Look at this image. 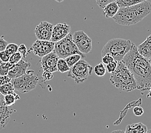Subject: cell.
<instances>
[{
    "mask_svg": "<svg viewBox=\"0 0 151 133\" xmlns=\"http://www.w3.org/2000/svg\"><path fill=\"white\" fill-rule=\"evenodd\" d=\"M122 61L134 76L137 89L142 92L149 90L151 88V65L149 60L138 53L134 43Z\"/></svg>",
    "mask_w": 151,
    "mask_h": 133,
    "instance_id": "cell-1",
    "label": "cell"
},
{
    "mask_svg": "<svg viewBox=\"0 0 151 133\" xmlns=\"http://www.w3.org/2000/svg\"><path fill=\"white\" fill-rule=\"evenodd\" d=\"M151 12V3L145 1L129 6L120 7L113 19L123 26H131L142 21Z\"/></svg>",
    "mask_w": 151,
    "mask_h": 133,
    "instance_id": "cell-2",
    "label": "cell"
},
{
    "mask_svg": "<svg viewBox=\"0 0 151 133\" xmlns=\"http://www.w3.org/2000/svg\"><path fill=\"white\" fill-rule=\"evenodd\" d=\"M109 81L121 91L129 92L137 89L134 76L123 61L118 62L116 69L111 73Z\"/></svg>",
    "mask_w": 151,
    "mask_h": 133,
    "instance_id": "cell-3",
    "label": "cell"
},
{
    "mask_svg": "<svg viewBox=\"0 0 151 133\" xmlns=\"http://www.w3.org/2000/svg\"><path fill=\"white\" fill-rule=\"evenodd\" d=\"M133 43L130 40L113 38L107 42L102 50V56L109 54L114 60L122 61L125 55L130 51Z\"/></svg>",
    "mask_w": 151,
    "mask_h": 133,
    "instance_id": "cell-4",
    "label": "cell"
},
{
    "mask_svg": "<svg viewBox=\"0 0 151 133\" xmlns=\"http://www.w3.org/2000/svg\"><path fill=\"white\" fill-rule=\"evenodd\" d=\"M59 58H66L70 55L78 54L85 58V54L82 53L73 40V34L69 33L65 37L59 41L55 42V47L53 49Z\"/></svg>",
    "mask_w": 151,
    "mask_h": 133,
    "instance_id": "cell-5",
    "label": "cell"
},
{
    "mask_svg": "<svg viewBox=\"0 0 151 133\" xmlns=\"http://www.w3.org/2000/svg\"><path fill=\"white\" fill-rule=\"evenodd\" d=\"M34 73V70H27V73L21 76L12 79L11 83L16 90L25 93L30 92L36 88L39 79Z\"/></svg>",
    "mask_w": 151,
    "mask_h": 133,
    "instance_id": "cell-6",
    "label": "cell"
},
{
    "mask_svg": "<svg viewBox=\"0 0 151 133\" xmlns=\"http://www.w3.org/2000/svg\"><path fill=\"white\" fill-rule=\"evenodd\" d=\"M93 67L89 64L84 58H82L74 65L71 67L68 71V77L75 81L76 83H81L87 80L91 75Z\"/></svg>",
    "mask_w": 151,
    "mask_h": 133,
    "instance_id": "cell-7",
    "label": "cell"
},
{
    "mask_svg": "<svg viewBox=\"0 0 151 133\" xmlns=\"http://www.w3.org/2000/svg\"><path fill=\"white\" fill-rule=\"evenodd\" d=\"M73 40L82 53L86 55L91 51L92 40L84 31L79 30L74 32Z\"/></svg>",
    "mask_w": 151,
    "mask_h": 133,
    "instance_id": "cell-8",
    "label": "cell"
},
{
    "mask_svg": "<svg viewBox=\"0 0 151 133\" xmlns=\"http://www.w3.org/2000/svg\"><path fill=\"white\" fill-rule=\"evenodd\" d=\"M55 42L51 41L37 40L35 41L30 47L29 51L34 53L35 55L39 57H43L53 51Z\"/></svg>",
    "mask_w": 151,
    "mask_h": 133,
    "instance_id": "cell-9",
    "label": "cell"
},
{
    "mask_svg": "<svg viewBox=\"0 0 151 133\" xmlns=\"http://www.w3.org/2000/svg\"><path fill=\"white\" fill-rule=\"evenodd\" d=\"M53 25L47 21H41L35 29V35L39 40H51Z\"/></svg>",
    "mask_w": 151,
    "mask_h": 133,
    "instance_id": "cell-10",
    "label": "cell"
},
{
    "mask_svg": "<svg viewBox=\"0 0 151 133\" xmlns=\"http://www.w3.org/2000/svg\"><path fill=\"white\" fill-rule=\"evenodd\" d=\"M59 58V56L53 51L42 57L41 61L42 69L44 71L51 72L52 73L57 72V64Z\"/></svg>",
    "mask_w": 151,
    "mask_h": 133,
    "instance_id": "cell-11",
    "label": "cell"
},
{
    "mask_svg": "<svg viewBox=\"0 0 151 133\" xmlns=\"http://www.w3.org/2000/svg\"><path fill=\"white\" fill-rule=\"evenodd\" d=\"M30 66L31 63L21 59L18 63L10 66L8 75L11 79L19 78L26 73L28 68Z\"/></svg>",
    "mask_w": 151,
    "mask_h": 133,
    "instance_id": "cell-12",
    "label": "cell"
},
{
    "mask_svg": "<svg viewBox=\"0 0 151 133\" xmlns=\"http://www.w3.org/2000/svg\"><path fill=\"white\" fill-rule=\"evenodd\" d=\"M71 26L66 23H58L53 26L51 41L57 42L70 33Z\"/></svg>",
    "mask_w": 151,
    "mask_h": 133,
    "instance_id": "cell-13",
    "label": "cell"
},
{
    "mask_svg": "<svg viewBox=\"0 0 151 133\" xmlns=\"http://www.w3.org/2000/svg\"><path fill=\"white\" fill-rule=\"evenodd\" d=\"M9 107L5 104L4 95L0 93V130L4 129L10 120L12 112Z\"/></svg>",
    "mask_w": 151,
    "mask_h": 133,
    "instance_id": "cell-14",
    "label": "cell"
},
{
    "mask_svg": "<svg viewBox=\"0 0 151 133\" xmlns=\"http://www.w3.org/2000/svg\"><path fill=\"white\" fill-rule=\"evenodd\" d=\"M138 51L144 58L149 60L151 58V35L138 47Z\"/></svg>",
    "mask_w": 151,
    "mask_h": 133,
    "instance_id": "cell-15",
    "label": "cell"
},
{
    "mask_svg": "<svg viewBox=\"0 0 151 133\" xmlns=\"http://www.w3.org/2000/svg\"><path fill=\"white\" fill-rule=\"evenodd\" d=\"M120 6L114 1L107 4L103 9V14L106 18H113L117 14Z\"/></svg>",
    "mask_w": 151,
    "mask_h": 133,
    "instance_id": "cell-16",
    "label": "cell"
},
{
    "mask_svg": "<svg viewBox=\"0 0 151 133\" xmlns=\"http://www.w3.org/2000/svg\"><path fill=\"white\" fill-rule=\"evenodd\" d=\"M147 127L145 125L142 123H136L128 125L126 127L125 132L126 133H146Z\"/></svg>",
    "mask_w": 151,
    "mask_h": 133,
    "instance_id": "cell-17",
    "label": "cell"
},
{
    "mask_svg": "<svg viewBox=\"0 0 151 133\" xmlns=\"http://www.w3.org/2000/svg\"><path fill=\"white\" fill-rule=\"evenodd\" d=\"M20 99V97L15 92H13L12 93H9L4 95V100L5 104L9 107L13 106L14 104L16 103L17 100Z\"/></svg>",
    "mask_w": 151,
    "mask_h": 133,
    "instance_id": "cell-18",
    "label": "cell"
},
{
    "mask_svg": "<svg viewBox=\"0 0 151 133\" xmlns=\"http://www.w3.org/2000/svg\"><path fill=\"white\" fill-rule=\"evenodd\" d=\"M82 58H84L82 55H78V54H75V55H72L66 57V58L64 59H65L67 64L68 65V66L70 67V68H71Z\"/></svg>",
    "mask_w": 151,
    "mask_h": 133,
    "instance_id": "cell-19",
    "label": "cell"
},
{
    "mask_svg": "<svg viewBox=\"0 0 151 133\" xmlns=\"http://www.w3.org/2000/svg\"><path fill=\"white\" fill-rule=\"evenodd\" d=\"M57 71L60 72L61 73H66V72L69 71L70 69L64 58H59L57 64Z\"/></svg>",
    "mask_w": 151,
    "mask_h": 133,
    "instance_id": "cell-20",
    "label": "cell"
},
{
    "mask_svg": "<svg viewBox=\"0 0 151 133\" xmlns=\"http://www.w3.org/2000/svg\"><path fill=\"white\" fill-rule=\"evenodd\" d=\"M145 1L147 0H115V1L120 7L131 6Z\"/></svg>",
    "mask_w": 151,
    "mask_h": 133,
    "instance_id": "cell-21",
    "label": "cell"
},
{
    "mask_svg": "<svg viewBox=\"0 0 151 133\" xmlns=\"http://www.w3.org/2000/svg\"><path fill=\"white\" fill-rule=\"evenodd\" d=\"M14 90H15V88H14V85L11 82L0 86V93H1L3 95L12 93L14 92Z\"/></svg>",
    "mask_w": 151,
    "mask_h": 133,
    "instance_id": "cell-22",
    "label": "cell"
},
{
    "mask_svg": "<svg viewBox=\"0 0 151 133\" xmlns=\"http://www.w3.org/2000/svg\"><path fill=\"white\" fill-rule=\"evenodd\" d=\"M94 73L99 77H103L107 73L106 65L103 63H100L95 67Z\"/></svg>",
    "mask_w": 151,
    "mask_h": 133,
    "instance_id": "cell-23",
    "label": "cell"
},
{
    "mask_svg": "<svg viewBox=\"0 0 151 133\" xmlns=\"http://www.w3.org/2000/svg\"><path fill=\"white\" fill-rule=\"evenodd\" d=\"M12 65L9 62H2L1 65H0V75H8L10 67Z\"/></svg>",
    "mask_w": 151,
    "mask_h": 133,
    "instance_id": "cell-24",
    "label": "cell"
},
{
    "mask_svg": "<svg viewBox=\"0 0 151 133\" xmlns=\"http://www.w3.org/2000/svg\"><path fill=\"white\" fill-rule=\"evenodd\" d=\"M22 57L23 56L21 55V53L17 51L10 56L9 62L11 65L16 64L17 63H18L21 59H22Z\"/></svg>",
    "mask_w": 151,
    "mask_h": 133,
    "instance_id": "cell-25",
    "label": "cell"
},
{
    "mask_svg": "<svg viewBox=\"0 0 151 133\" xmlns=\"http://www.w3.org/2000/svg\"><path fill=\"white\" fill-rule=\"evenodd\" d=\"M18 48H19V46H17L16 44L11 43V44H9L7 45L5 51L11 56L14 53L18 51Z\"/></svg>",
    "mask_w": 151,
    "mask_h": 133,
    "instance_id": "cell-26",
    "label": "cell"
},
{
    "mask_svg": "<svg viewBox=\"0 0 151 133\" xmlns=\"http://www.w3.org/2000/svg\"><path fill=\"white\" fill-rule=\"evenodd\" d=\"M118 65V61L114 60L112 62L109 63V64L106 65V67L107 69V72H108L109 73H112L116 70Z\"/></svg>",
    "mask_w": 151,
    "mask_h": 133,
    "instance_id": "cell-27",
    "label": "cell"
},
{
    "mask_svg": "<svg viewBox=\"0 0 151 133\" xmlns=\"http://www.w3.org/2000/svg\"><path fill=\"white\" fill-rule=\"evenodd\" d=\"M114 60V59L113 57L111 55H110L109 54H106V55L102 56V62L104 65L109 64V63L112 62Z\"/></svg>",
    "mask_w": 151,
    "mask_h": 133,
    "instance_id": "cell-28",
    "label": "cell"
},
{
    "mask_svg": "<svg viewBox=\"0 0 151 133\" xmlns=\"http://www.w3.org/2000/svg\"><path fill=\"white\" fill-rule=\"evenodd\" d=\"M96 4L101 9H104L109 3L113 2L115 0H95Z\"/></svg>",
    "mask_w": 151,
    "mask_h": 133,
    "instance_id": "cell-29",
    "label": "cell"
},
{
    "mask_svg": "<svg viewBox=\"0 0 151 133\" xmlns=\"http://www.w3.org/2000/svg\"><path fill=\"white\" fill-rule=\"evenodd\" d=\"M10 55L5 51L0 52V60L3 62H8L10 59Z\"/></svg>",
    "mask_w": 151,
    "mask_h": 133,
    "instance_id": "cell-30",
    "label": "cell"
},
{
    "mask_svg": "<svg viewBox=\"0 0 151 133\" xmlns=\"http://www.w3.org/2000/svg\"><path fill=\"white\" fill-rule=\"evenodd\" d=\"M3 37H4L3 35H2L1 37H0V52L5 51L6 47L9 44L8 42L5 41Z\"/></svg>",
    "mask_w": 151,
    "mask_h": 133,
    "instance_id": "cell-31",
    "label": "cell"
},
{
    "mask_svg": "<svg viewBox=\"0 0 151 133\" xmlns=\"http://www.w3.org/2000/svg\"><path fill=\"white\" fill-rule=\"evenodd\" d=\"M11 80H12V79L10 78L8 75H0V86L11 82Z\"/></svg>",
    "mask_w": 151,
    "mask_h": 133,
    "instance_id": "cell-32",
    "label": "cell"
},
{
    "mask_svg": "<svg viewBox=\"0 0 151 133\" xmlns=\"http://www.w3.org/2000/svg\"><path fill=\"white\" fill-rule=\"evenodd\" d=\"M144 113V110L141 106H136L133 109V113L136 117H140Z\"/></svg>",
    "mask_w": 151,
    "mask_h": 133,
    "instance_id": "cell-33",
    "label": "cell"
},
{
    "mask_svg": "<svg viewBox=\"0 0 151 133\" xmlns=\"http://www.w3.org/2000/svg\"><path fill=\"white\" fill-rule=\"evenodd\" d=\"M18 52L21 53L23 57H26L28 52L26 46L24 44H21L18 48Z\"/></svg>",
    "mask_w": 151,
    "mask_h": 133,
    "instance_id": "cell-34",
    "label": "cell"
},
{
    "mask_svg": "<svg viewBox=\"0 0 151 133\" xmlns=\"http://www.w3.org/2000/svg\"><path fill=\"white\" fill-rule=\"evenodd\" d=\"M53 78V75L52 73L49 71H44L42 74V78L45 81H49L52 80Z\"/></svg>",
    "mask_w": 151,
    "mask_h": 133,
    "instance_id": "cell-35",
    "label": "cell"
},
{
    "mask_svg": "<svg viewBox=\"0 0 151 133\" xmlns=\"http://www.w3.org/2000/svg\"><path fill=\"white\" fill-rule=\"evenodd\" d=\"M151 97V88H150V90H149V94L147 95V97Z\"/></svg>",
    "mask_w": 151,
    "mask_h": 133,
    "instance_id": "cell-36",
    "label": "cell"
},
{
    "mask_svg": "<svg viewBox=\"0 0 151 133\" xmlns=\"http://www.w3.org/2000/svg\"><path fill=\"white\" fill-rule=\"evenodd\" d=\"M55 1H57V2H58V3H61V2H63L64 0H55Z\"/></svg>",
    "mask_w": 151,
    "mask_h": 133,
    "instance_id": "cell-37",
    "label": "cell"
},
{
    "mask_svg": "<svg viewBox=\"0 0 151 133\" xmlns=\"http://www.w3.org/2000/svg\"><path fill=\"white\" fill-rule=\"evenodd\" d=\"M149 62H150V65H151V58L149 60Z\"/></svg>",
    "mask_w": 151,
    "mask_h": 133,
    "instance_id": "cell-38",
    "label": "cell"
},
{
    "mask_svg": "<svg viewBox=\"0 0 151 133\" xmlns=\"http://www.w3.org/2000/svg\"><path fill=\"white\" fill-rule=\"evenodd\" d=\"M147 132H151V130H147Z\"/></svg>",
    "mask_w": 151,
    "mask_h": 133,
    "instance_id": "cell-39",
    "label": "cell"
},
{
    "mask_svg": "<svg viewBox=\"0 0 151 133\" xmlns=\"http://www.w3.org/2000/svg\"><path fill=\"white\" fill-rule=\"evenodd\" d=\"M1 63H2V61L0 60V65H1Z\"/></svg>",
    "mask_w": 151,
    "mask_h": 133,
    "instance_id": "cell-40",
    "label": "cell"
}]
</instances>
